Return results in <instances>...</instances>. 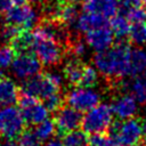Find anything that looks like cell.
<instances>
[{"instance_id": "cell-1", "label": "cell", "mask_w": 146, "mask_h": 146, "mask_svg": "<svg viewBox=\"0 0 146 146\" xmlns=\"http://www.w3.org/2000/svg\"><path fill=\"white\" fill-rule=\"evenodd\" d=\"M130 48L131 47L121 41L105 50L96 51L94 55V65L98 73L107 79L128 76Z\"/></svg>"}, {"instance_id": "cell-2", "label": "cell", "mask_w": 146, "mask_h": 146, "mask_svg": "<svg viewBox=\"0 0 146 146\" xmlns=\"http://www.w3.org/2000/svg\"><path fill=\"white\" fill-rule=\"evenodd\" d=\"M32 52L44 66H54L62 62L65 48L57 40L48 35L38 25L32 30Z\"/></svg>"}, {"instance_id": "cell-3", "label": "cell", "mask_w": 146, "mask_h": 146, "mask_svg": "<svg viewBox=\"0 0 146 146\" xmlns=\"http://www.w3.org/2000/svg\"><path fill=\"white\" fill-rule=\"evenodd\" d=\"M108 137L112 146H128L139 143L144 138L141 120L129 117L112 123L108 129Z\"/></svg>"}, {"instance_id": "cell-4", "label": "cell", "mask_w": 146, "mask_h": 146, "mask_svg": "<svg viewBox=\"0 0 146 146\" xmlns=\"http://www.w3.org/2000/svg\"><path fill=\"white\" fill-rule=\"evenodd\" d=\"M113 112L111 105L105 103H98L96 106L86 112L82 116L81 125L83 131L89 135L105 133L108 131L113 123Z\"/></svg>"}, {"instance_id": "cell-5", "label": "cell", "mask_w": 146, "mask_h": 146, "mask_svg": "<svg viewBox=\"0 0 146 146\" xmlns=\"http://www.w3.org/2000/svg\"><path fill=\"white\" fill-rule=\"evenodd\" d=\"M26 128L19 108L9 105L0 107V133L6 139L15 140Z\"/></svg>"}, {"instance_id": "cell-6", "label": "cell", "mask_w": 146, "mask_h": 146, "mask_svg": "<svg viewBox=\"0 0 146 146\" xmlns=\"http://www.w3.org/2000/svg\"><path fill=\"white\" fill-rule=\"evenodd\" d=\"M64 100L68 106L82 113L100 103V95L92 87L76 86L64 96Z\"/></svg>"}, {"instance_id": "cell-7", "label": "cell", "mask_w": 146, "mask_h": 146, "mask_svg": "<svg viewBox=\"0 0 146 146\" xmlns=\"http://www.w3.org/2000/svg\"><path fill=\"white\" fill-rule=\"evenodd\" d=\"M11 72L19 80H27L41 72L42 64L32 51L16 52L11 63Z\"/></svg>"}, {"instance_id": "cell-8", "label": "cell", "mask_w": 146, "mask_h": 146, "mask_svg": "<svg viewBox=\"0 0 146 146\" xmlns=\"http://www.w3.org/2000/svg\"><path fill=\"white\" fill-rule=\"evenodd\" d=\"M5 22L11 23L22 30H32L39 22L36 10L29 3L11 6L5 14Z\"/></svg>"}, {"instance_id": "cell-9", "label": "cell", "mask_w": 146, "mask_h": 146, "mask_svg": "<svg viewBox=\"0 0 146 146\" xmlns=\"http://www.w3.org/2000/svg\"><path fill=\"white\" fill-rule=\"evenodd\" d=\"M19 90L38 98L39 100H43L48 96H50L55 92H58L60 90V88L57 87L51 81V79L48 76L47 72L46 73L40 72L39 74L25 80V82L23 83V86Z\"/></svg>"}, {"instance_id": "cell-10", "label": "cell", "mask_w": 146, "mask_h": 146, "mask_svg": "<svg viewBox=\"0 0 146 146\" xmlns=\"http://www.w3.org/2000/svg\"><path fill=\"white\" fill-rule=\"evenodd\" d=\"M82 113L76 111L71 106H62L55 112L54 123L56 127V132L60 136L64 133L79 129L82 122Z\"/></svg>"}, {"instance_id": "cell-11", "label": "cell", "mask_w": 146, "mask_h": 146, "mask_svg": "<svg viewBox=\"0 0 146 146\" xmlns=\"http://www.w3.org/2000/svg\"><path fill=\"white\" fill-rule=\"evenodd\" d=\"M84 42L95 51H102L110 48L114 42V34L108 25L98 26L86 32Z\"/></svg>"}, {"instance_id": "cell-12", "label": "cell", "mask_w": 146, "mask_h": 146, "mask_svg": "<svg viewBox=\"0 0 146 146\" xmlns=\"http://www.w3.org/2000/svg\"><path fill=\"white\" fill-rule=\"evenodd\" d=\"M138 102L130 94H122L114 98L111 108L113 115L119 120L133 117L138 112Z\"/></svg>"}, {"instance_id": "cell-13", "label": "cell", "mask_w": 146, "mask_h": 146, "mask_svg": "<svg viewBox=\"0 0 146 146\" xmlns=\"http://www.w3.org/2000/svg\"><path fill=\"white\" fill-rule=\"evenodd\" d=\"M82 7L84 11L94 13L110 19L119 13L120 0H82Z\"/></svg>"}, {"instance_id": "cell-14", "label": "cell", "mask_w": 146, "mask_h": 146, "mask_svg": "<svg viewBox=\"0 0 146 146\" xmlns=\"http://www.w3.org/2000/svg\"><path fill=\"white\" fill-rule=\"evenodd\" d=\"M19 110L25 120V123L30 125H36L49 116V111L43 103H40L39 99L24 107H21Z\"/></svg>"}, {"instance_id": "cell-15", "label": "cell", "mask_w": 146, "mask_h": 146, "mask_svg": "<svg viewBox=\"0 0 146 146\" xmlns=\"http://www.w3.org/2000/svg\"><path fill=\"white\" fill-rule=\"evenodd\" d=\"M19 95V88L10 78L0 73V107L14 105Z\"/></svg>"}, {"instance_id": "cell-16", "label": "cell", "mask_w": 146, "mask_h": 146, "mask_svg": "<svg viewBox=\"0 0 146 146\" xmlns=\"http://www.w3.org/2000/svg\"><path fill=\"white\" fill-rule=\"evenodd\" d=\"M107 21L105 17L94 14V13H89V11H84L82 14L79 15L76 23L74 25V30L79 31V32H88L89 30L96 29L98 26H103V25H107Z\"/></svg>"}, {"instance_id": "cell-17", "label": "cell", "mask_w": 146, "mask_h": 146, "mask_svg": "<svg viewBox=\"0 0 146 146\" xmlns=\"http://www.w3.org/2000/svg\"><path fill=\"white\" fill-rule=\"evenodd\" d=\"M146 70V50L140 46L130 48L129 52V74L135 76Z\"/></svg>"}, {"instance_id": "cell-18", "label": "cell", "mask_w": 146, "mask_h": 146, "mask_svg": "<svg viewBox=\"0 0 146 146\" xmlns=\"http://www.w3.org/2000/svg\"><path fill=\"white\" fill-rule=\"evenodd\" d=\"M83 66H84V64L80 60V58L71 57V59H68L65 63L64 68H63V75H64L65 80L74 87L80 86Z\"/></svg>"}, {"instance_id": "cell-19", "label": "cell", "mask_w": 146, "mask_h": 146, "mask_svg": "<svg viewBox=\"0 0 146 146\" xmlns=\"http://www.w3.org/2000/svg\"><path fill=\"white\" fill-rule=\"evenodd\" d=\"M129 94L138 102V104H146V70L135 76L128 84Z\"/></svg>"}, {"instance_id": "cell-20", "label": "cell", "mask_w": 146, "mask_h": 146, "mask_svg": "<svg viewBox=\"0 0 146 146\" xmlns=\"http://www.w3.org/2000/svg\"><path fill=\"white\" fill-rule=\"evenodd\" d=\"M110 27L114 34V38L122 40L128 36L129 29H130V22L122 13H117L111 18Z\"/></svg>"}, {"instance_id": "cell-21", "label": "cell", "mask_w": 146, "mask_h": 146, "mask_svg": "<svg viewBox=\"0 0 146 146\" xmlns=\"http://www.w3.org/2000/svg\"><path fill=\"white\" fill-rule=\"evenodd\" d=\"M64 146H88L89 145V136L86 131L75 129L64 133L63 136Z\"/></svg>"}, {"instance_id": "cell-22", "label": "cell", "mask_w": 146, "mask_h": 146, "mask_svg": "<svg viewBox=\"0 0 146 146\" xmlns=\"http://www.w3.org/2000/svg\"><path fill=\"white\" fill-rule=\"evenodd\" d=\"M128 38L136 46H143L146 43V21L130 23Z\"/></svg>"}, {"instance_id": "cell-23", "label": "cell", "mask_w": 146, "mask_h": 146, "mask_svg": "<svg viewBox=\"0 0 146 146\" xmlns=\"http://www.w3.org/2000/svg\"><path fill=\"white\" fill-rule=\"evenodd\" d=\"M34 131L41 141H46V140L50 139L56 132V127H55L54 120L46 119L44 121H42L35 125Z\"/></svg>"}, {"instance_id": "cell-24", "label": "cell", "mask_w": 146, "mask_h": 146, "mask_svg": "<svg viewBox=\"0 0 146 146\" xmlns=\"http://www.w3.org/2000/svg\"><path fill=\"white\" fill-rule=\"evenodd\" d=\"M15 55L16 51L10 43H5L0 46V71H5L11 66Z\"/></svg>"}, {"instance_id": "cell-25", "label": "cell", "mask_w": 146, "mask_h": 146, "mask_svg": "<svg viewBox=\"0 0 146 146\" xmlns=\"http://www.w3.org/2000/svg\"><path fill=\"white\" fill-rule=\"evenodd\" d=\"M98 81V71L96 67L91 65H86L83 66L81 80H80V86L82 87H94L97 84Z\"/></svg>"}, {"instance_id": "cell-26", "label": "cell", "mask_w": 146, "mask_h": 146, "mask_svg": "<svg viewBox=\"0 0 146 146\" xmlns=\"http://www.w3.org/2000/svg\"><path fill=\"white\" fill-rule=\"evenodd\" d=\"M41 140L36 136L34 129H24L18 136V144L21 146H40Z\"/></svg>"}, {"instance_id": "cell-27", "label": "cell", "mask_w": 146, "mask_h": 146, "mask_svg": "<svg viewBox=\"0 0 146 146\" xmlns=\"http://www.w3.org/2000/svg\"><path fill=\"white\" fill-rule=\"evenodd\" d=\"M22 31H24V30L19 29L18 26H16V25H14V24H11V23L5 22L3 25H2V27H1L0 34H1V38H2L6 42L10 43Z\"/></svg>"}, {"instance_id": "cell-28", "label": "cell", "mask_w": 146, "mask_h": 146, "mask_svg": "<svg viewBox=\"0 0 146 146\" xmlns=\"http://www.w3.org/2000/svg\"><path fill=\"white\" fill-rule=\"evenodd\" d=\"M64 102H65L64 96H62L59 94V91L55 92V94H52V95H50V96H48L47 98L43 99V104L47 107V110L49 111V113L50 112H56L59 107L63 106Z\"/></svg>"}, {"instance_id": "cell-29", "label": "cell", "mask_w": 146, "mask_h": 146, "mask_svg": "<svg viewBox=\"0 0 146 146\" xmlns=\"http://www.w3.org/2000/svg\"><path fill=\"white\" fill-rule=\"evenodd\" d=\"M88 146H112V143L108 135L95 133V135H90Z\"/></svg>"}, {"instance_id": "cell-30", "label": "cell", "mask_w": 146, "mask_h": 146, "mask_svg": "<svg viewBox=\"0 0 146 146\" xmlns=\"http://www.w3.org/2000/svg\"><path fill=\"white\" fill-rule=\"evenodd\" d=\"M11 6L10 0H0V15H3Z\"/></svg>"}, {"instance_id": "cell-31", "label": "cell", "mask_w": 146, "mask_h": 146, "mask_svg": "<svg viewBox=\"0 0 146 146\" xmlns=\"http://www.w3.org/2000/svg\"><path fill=\"white\" fill-rule=\"evenodd\" d=\"M43 146H64L63 141L56 138H50L48 140H46V144Z\"/></svg>"}, {"instance_id": "cell-32", "label": "cell", "mask_w": 146, "mask_h": 146, "mask_svg": "<svg viewBox=\"0 0 146 146\" xmlns=\"http://www.w3.org/2000/svg\"><path fill=\"white\" fill-rule=\"evenodd\" d=\"M27 1H30L32 5H35V6H38V7H43V6H46L47 3H49L50 2V0H27Z\"/></svg>"}, {"instance_id": "cell-33", "label": "cell", "mask_w": 146, "mask_h": 146, "mask_svg": "<svg viewBox=\"0 0 146 146\" xmlns=\"http://www.w3.org/2000/svg\"><path fill=\"white\" fill-rule=\"evenodd\" d=\"M56 2L60 5H79L82 0H56Z\"/></svg>"}, {"instance_id": "cell-34", "label": "cell", "mask_w": 146, "mask_h": 146, "mask_svg": "<svg viewBox=\"0 0 146 146\" xmlns=\"http://www.w3.org/2000/svg\"><path fill=\"white\" fill-rule=\"evenodd\" d=\"M0 146H21V145H19L18 143H16V141L11 140V139H7L6 141L0 143Z\"/></svg>"}, {"instance_id": "cell-35", "label": "cell", "mask_w": 146, "mask_h": 146, "mask_svg": "<svg viewBox=\"0 0 146 146\" xmlns=\"http://www.w3.org/2000/svg\"><path fill=\"white\" fill-rule=\"evenodd\" d=\"M141 124H143V131H144V138H146V119L141 120Z\"/></svg>"}, {"instance_id": "cell-36", "label": "cell", "mask_w": 146, "mask_h": 146, "mask_svg": "<svg viewBox=\"0 0 146 146\" xmlns=\"http://www.w3.org/2000/svg\"><path fill=\"white\" fill-rule=\"evenodd\" d=\"M139 3H143V5H146V0H137Z\"/></svg>"}, {"instance_id": "cell-37", "label": "cell", "mask_w": 146, "mask_h": 146, "mask_svg": "<svg viewBox=\"0 0 146 146\" xmlns=\"http://www.w3.org/2000/svg\"><path fill=\"white\" fill-rule=\"evenodd\" d=\"M128 146H143V145L139 144V143H137V144H132V145H128Z\"/></svg>"}, {"instance_id": "cell-38", "label": "cell", "mask_w": 146, "mask_h": 146, "mask_svg": "<svg viewBox=\"0 0 146 146\" xmlns=\"http://www.w3.org/2000/svg\"><path fill=\"white\" fill-rule=\"evenodd\" d=\"M1 139H2V136H1V133H0V143H1Z\"/></svg>"}]
</instances>
